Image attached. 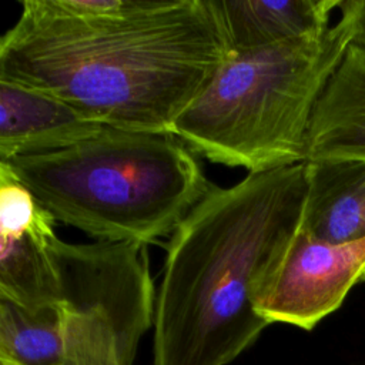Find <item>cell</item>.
<instances>
[{"label":"cell","instance_id":"cell-2","mask_svg":"<svg viewBox=\"0 0 365 365\" xmlns=\"http://www.w3.org/2000/svg\"><path fill=\"white\" fill-rule=\"evenodd\" d=\"M307 163L211 191L167 244L154 365H228L269 325L257 301L302 221Z\"/></svg>","mask_w":365,"mask_h":365},{"label":"cell","instance_id":"cell-6","mask_svg":"<svg viewBox=\"0 0 365 365\" xmlns=\"http://www.w3.org/2000/svg\"><path fill=\"white\" fill-rule=\"evenodd\" d=\"M56 218L0 164V298L26 309L63 301Z\"/></svg>","mask_w":365,"mask_h":365},{"label":"cell","instance_id":"cell-5","mask_svg":"<svg viewBox=\"0 0 365 365\" xmlns=\"http://www.w3.org/2000/svg\"><path fill=\"white\" fill-rule=\"evenodd\" d=\"M365 240L328 244L298 230L282 261L257 301L268 322L312 329L336 311L351 288L362 281Z\"/></svg>","mask_w":365,"mask_h":365},{"label":"cell","instance_id":"cell-8","mask_svg":"<svg viewBox=\"0 0 365 365\" xmlns=\"http://www.w3.org/2000/svg\"><path fill=\"white\" fill-rule=\"evenodd\" d=\"M365 160V47L352 44L311 117L305 161Z\"/></svg>","mask_w":365,"mask_h":365},{"label":"cell","instance_id":"cell-3","mask_svg":"<svg viewBox=\"0 0 365 365\" xmlns=\"http://www.w3.org/2000/svg\"><path fill=\"white\" fill-rule=\"evenodd\" d=\"M364 0H342L322 31L232 54L173 134L192 153L248 173L305 161L314 108L361 21Z\"/></svg>","mask_w":365,"mask_h":365},{"label":"cell","instance_id":"cell-1","mask_svg":"<svg viewBox=\"0 0 365 365\" xmlns=\"http://www.w3.org/2000/svg\"><path fill=\"white\" fill-rule=\"evenodd\" d=\"M231 56L215 0H24L0 78L111 128L173 134Z\"/></svg>","mask_w":365,"mask_h":365},{"label":"cell","instance_id":"cell-10","mask_svg":"<svg viewBox=\"0 0 365 365\" xmlns=\"http://www.w3.org/2000/svg\"><path fill=\"white\" fill-rule=\"evenodd\" d=\"M342 0H215L232 54L318 33Z\"/></svg>","mask_w":365,"mask_h":365},{"label":"cell","instance_id":"cell-9","mask_svg":"<svg viewBox=\"0 0 365 365\" xmlns=\"http://www.w3.org/2000/svg\"><path fill=\"white\" fill-rule=\"evenodd\" d=\"M307 163L301 230L328 244L365 240V160Z\"/></svg>","mask_w":365,"mask_h":365},{"label":"cell","instance_id":"cell-7","mask_svg":"<svg viewBox=\"0 0 365 365\" xmlns=\"http://www.w3.org/2000/svg\"><path fill=\"white\" fill-rule=\"evenodd\" d=\"M106 130L64 100L0 78V163L64 150Z\"/></svg>","mask_w":365,"mask_h":365},{"label":"cell","instance_id":"cell-12","mask_svg":"<svg viewBox=\"0 0 365 365\" xmlns=\"http://www.w3.org/2000/svg\"><path fill=\"white\" fill-rule=\"evenodd\" d=\"M354 43L365 47V0H364V4H362V14H361V21H359V29H358V33L354 38Z\"/></svg>","mask_w":365,"mask_h":365},{"label":"cell","instance_id":"cell-4","mask_svg":"<svg viewBox=\"0 0 365 365\" xmlns=\"http://www.w3.org/2000/svg\"><path fill=\"white\" fill-rule=\"evenodd\" d=\"M0 164L56 221L108 242L147 245L173 234L214 187L171 133L107 127L68 148Z\"/></svg>","mask_w":365,"mask_h":365},{"label":"cell","instance_id":"cell-11","mask_svg":"<svg viewBox=\"0 0 365 365\" xmlns=\"http://www.w3.org/2000/svg\"><path fill=\"white\" fill-rule=\"evenodd\" d=\"M68 305L26 309L0 298V365H60L67 346Z\"/></svg>","mask_w":365,"mask_h":365}]
</instances>
